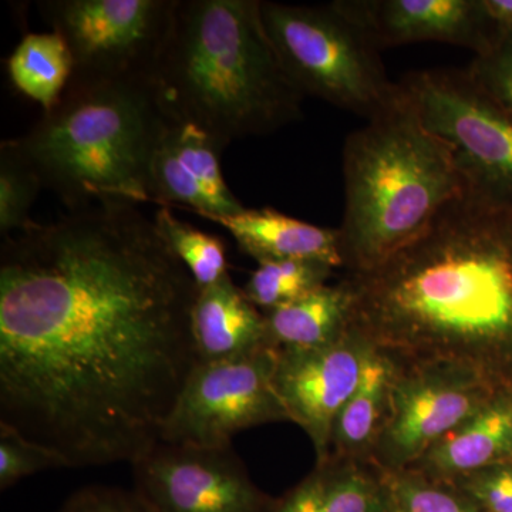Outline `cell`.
<instances>
[{
  "label": "cell",
  "instance_id": "obj_17",
  "mask_svg": "<svg viewBox=\"0 0 512 512\" xmlns=\"http://www.w3.org/2000/svg\"><path fill=\"white\" fill-rule=\"evenodd\" d=\"M210 221L227 229L239 249L258 264L303 259L343 269L338 229L296 220L269 207L261 210L245 208L238 214L210 218Z\"/></svg>",
  "mask_w": 512,
  "mask_h": 512
},
{
  "label": "cell",
  "instance_id": "obj_2",
  "mask_svg": "<svg viewBox=\"0 0 512 512\" xmlns=\"http://www.w3.org/2000/svg\"><path fill=\"white\" fill-rule=\"evenodd\" d=\"M349 328L407 365H451L512 394V211L464 191L382 264L345 274Z\"/></svg>",
  "mask_w": 512,
  "mask_h": 512
},
{
  "label": "cell",
  "instance_id": "obj_5",
  "mask_svg": "<svg viewBox=\"0 0 512 512\" xmlns=\"http://www.w3.org/2000/svg\"><path fill=\"white\" fill-rule=\"evenodd\" d=\"M343 181L338 231L346 274L382 264L466 191L450 147L420 123L403 93L346 138Z\"/></svg>",
  "mask_w": 512,
  "mask_h": 512
},
{
  "label": "cell",
  "instance_id": "obj_19",
  "mask_svg": "<svg viewBox=\"0 0 512 512\" xmlns=\"http://www.w3.org/2000/svg\"><path fill=\"white\" fill-rule=\"evenodd\" d=\"M350 298L345 282L325 285L265 312L268 338L276 349L329 345L349 330Z\"/></svg>",
  "mask_w": 512,
  "mask_h": 512
},
{
  "label": "cell",
  "instance_id": "obj_28",
  "mask_svg": "<svg viewBox=\"0 0 512 512\" xmlns=\"http://www.w3.org/2000/svg\"><path fill=\"white\" fill-rule=\"evenodd\" d=\"M470 495L484 512H512V461L450 481Z\"/></svg>",
  "mask_w": 512,
  "mask_h": 512
},
{
  "label": "cell",
  "instance_id": "obj_30",
  "mask_svg": "<svg viewBox=\"0 0 512 512\" xmlns=\"http://www.w3.org/2000/svg\"><path fill=\"white\" fill-rule=\"evenodd\" d=\"M275 512H322V471L318 466L281 497Z\"/></svg>",
  "mask_w": 512,
  "mask_h": 512
},
{
  "label": "cell",
  "instance_id": "obj_29",
  "mask_svg": "<svg viewBox=\"0 0 512 512\" xmlns=\"http://www.w3.org/2000/svg\"><path fill=\"white\" fill-rule=\"evenodd\" d=\"M57 512H154L136 490L89 485L70 495Z\"/></svg>",
  "mask_w": 512,
  "mask_h": 512
},
{
  "label": "cell",
  "instance_id": "obj_11",
  "mask_svg": "<svg viewBox=\"0 0 512 512\" xmlns=\"http://www.w3.org/2000/svg\"><path fill=\"white\" fill-rule=\"evenodd\" d=\"M134 490L154 512H275L234 447L158 441L131 463Z\"/></svg>",
  "mask_w": 512,
  "mask_h": 512
},
{
  "label": "cell",
  "instance_id": "obj_27",
  "mask_svg": "<svg viewBox=\"0 0 512 512\" xmlns=\"http://www.w3.org/2000/svg\"><path fill=\"white\" fill-rule=\"evenodd\" d=\"M467 72L512 114V29L500 30L493 45L474 57Z\"/></svg>",
  "mask_w": 512,
  "mask_h": 512
},
{
  "label": "cell",
  "instance_id": "obj_23",
  "mask_svg": "<svg viewBox=\"0 0 512 512\" xmlns=\"http://www.w3.org/2000/svg\"><path fill=\"white\" fill-rule=\"evenodd\" d=\"M153 220L161 237L183 262L198 289L217 284L229 275L227 249L221 238L181 221L168 207H161Z\"/></svg>",
  "mask_w": 512,
  "mask_h": 512
},
{
  "label": "cell",
  "instance_id": "obj_4",
  "mask_svg": "<svg viewBox=\"0 0 512 512\" xmlns=\"http://www.w3.org/2000/svg\"><path fill=\"white\" fill-rule=\"evenodd\" d=\"M167 124L150 80L70 82L16 141L70 212L138 205L151 202V161Z\"/></svg>",
  "mask_w": 512,
  "mask_h": 512
},
{
  "label": "cell",
  "instance_id": "obj_22",
  "mask_svg": "<svg viewBox=\"0 0 512 512\" xmlns=\"http://www.w3.org/2000/svg\"><path fill=\"white\" fill-rule=\"evenodd\" d=\"M333 271V266L318 261H266L258 264L242 289L249 301L265 313L328 285Z\"/></svg>",
  "mask_w": 512,
  "mask_h": 512
},
{
  "label": "cell",
  "instance_id": "obj_14",
  "mask_svg": "<svg viewBox=\"0 0 512 512\" xmlns=\"http://www.w3.org/2000/svg\"><path fill=\"white\" fill-rule=\"evenodd\" d=\"M221 153L200 128L168 120L151 161V202L187 208L207 220L244 211L225 181Z\"/></svg>",
  "mask_w": 512,
  "mask_h": 512
},
{
  "label": "cell",
  "instance_id": "obj_21",
  "mask_svg": "<svg viewBox=\"0 0 512 512\" xmlns=\"http://www.w3.org/2000/svg\"><path fill=\"white\" fill-rule=\"evenodd\" d=\"M322 471V512H393L386 474L373 463L329 457Z\"/></svg>",
  "mask_w": 512,
  "mask_h": 512
},
{
  "label": "cell",
  "instance_id": "obj_13",
  "mask_svg": "<svg viewBox=\"0 0 512 512\" xmlns=\"http://www.w3.org/2000/svg\"><path fill=\"white\" fill-rule=\"evenodd\" d=\"M333 5L379 52L409 43L439 42L480 55L500 33L484 0H336Z\"/></svg>",
  "mask_w": 512,
  "mask_h": 512
},
{
  "label": "cell",
  "instance_id": "obj_32",
  "mask_svg": "<svg viewBox=\"0 0 512 512\" xmlns=\"http://www.w3.org/2000/svg\"><path fill=\"white\" fill-rule=\"evenodd\" d=\"M393 512H402V511H400V510H399V508H397V507H396V505H394V510H393Z\"/></svg>",
  "mask_w": 512,
  "mask_h": 512
},
{
  "label": "cell",
  "instance_id": "obj_26",
  "mask_svg": "<svg viewBox=\"0 0 512 512\" xmlns=\"http://www.w3.org/2000/svg\"><path fill=\"white\" fill-rule=\"evenodd\" d=\"M63 467L69 464L57 451L0 421V490H9L23 478L40 471Z\"/></svg>",
  "mask_w": 512,
  "mask_h": 512
},
{
  "label": "cell",
  "instance_id": "obj_15",
  "mask_svg": "<svg viewBox=\"0 0 512 512\" xmlns=\"http://www.w3.org/2000/svg\"><path fill=\"white\" fill-rule=\"evenodd\" d=\"M192 339L198 362H218L251 355L269 342L265 313L249 301L227 275L198 289L191 312Z\"/></svg>",
  "mask_w": 512,
  "mask_h": 512
},
{
  "label": "cell",
  "instance_id": "obj_1",
  "mask_svg": "<svg viewBox=\"0 0 512 512\" xmlns=\"http://www.w3.org/2000/svg\"><path fill=\"white\" fill-rule=\"evenodd\" d=\"M198 286L137 205L32 221L0 249V421L69 467L133 463L197 365Z\"/></svg>",
  "mask_w": 512,
  "mask_h": 512
},
{
  "label": "cell",
  "instance_id": "obj_7",
  "mask_svg": "<svg viewBox=\"0 0 512 512\" xmlns=\"http://www.w3.org/2000/svg\"><path fill=\"white\" fill-rule=\"evenodd\" d=\"M404 100L450 147L464 190L512 211V114L460 69H426L399 82Z\"/></svg>",
  "mask_w": 512,
  "mask_h": 512
},
{
  "label": "cell",
  "instance_id": "obj_25",
  "mask_svg": "<svg viewBox=\"0 0 512 512\" xmlns=\"http://www.w3.org/2000/svg\"><path fill=\"white\" fill-rule=\"evenodd\" d=\"M384 474L394 505L402 512H484L456 484L429 477L416 468Z\"/></svg>",
  "mask_w": 512,
  "mask_h": 512
},
{
  "label": "cell",
  "instance_id": "obj_3",
  "mask_svg": "<svg viewBox=\"0 0 512 512\" xmlns=\"http://www.w3.org/2000/svg\"><path fill=\"white\" fill-rule=\"evenodd\" d=\"M261 0H177L156 69L165 117L224 148L268 136L303 117V93L276 56Z\"/></svg>",
  "mask_w": 512,
  "mask_h": 512
},
{
  "label": "cell",
  "instance_id": "obj_16",
  "mask_svg": "<svg viewBox=\"0 0 512 512\" xmlns=\"http://www.w3.org/2000/svg\"><path fill=\"white\" fill-rule=\"evenodd\" d=\"M512 461V394L498 393L481 412L437 441L412 468L454 481Z\"/></svg>",
  "mask_w": 512,
  "mask_h": 512
},
{
  "label": "cell",
  "instance_id": "obj_9",
  "mask_svg": "<svg viewBox=\"0 0 512 512\" xmlns=\"http://www.w3.org/2000/svg\"><path fill=\"white\" fill-rule=\"evenodd\" d=\"M276 348L218 362H197L160 441L198 447L232 446L241 431L289 421L275 387Z\"/></svg>",
  "mask_w": 512,
  "mask_h": 512
},
{
  "label": "cell",
  "instance_id": "obj_12",
  "mask_svg": "<svg viewBox=\"0 0 512 512\" xmlns=\"http://www.w3.org/2000/svg\"><path fill=\"white\" fill-rule=\"evenodd\" d=\"M376 349L356 330L309 349H279L275 387L288 420L311 440L316 463L328 460L333 423L362 380Z\"/></svg>",
  "mask_w": 512,
  "mask_h": 512
},
{
  "label": "cell",
  "instance_id": "obj_10",
  "mask_svg": "<svg viewBox=\"0 0 512 512\" xmlns=\"http://www.w3.org/2000/svg\"><path fill=\"white\" fill-rule=\"evenodd\" d=\"M393 363L386 421L373 453V464L384 473L412 467L498 394L464 367Z\"/></svg>",
  "mask_w": 512,
  "mask_h": 512
},
{
  "label": "cell",
  "instance_id": "obj_6",
  "mask_svg": "<svg viewBox=\"0 0 512 512\" xmlns=\"http://www.w3.org/2000/svg\"><path fill=\"white\" fill-rule=\"evenodd\" d=\"M262 20L286 74L303 96L318 97L366 120L402 99L379 50L332 3L262 2Z\"/></svg>",
  "mask_w": 512,
  "mask_h": 512
},
{
  "label": "cell",
  "instance_id": "obj_18",
  "mask_svg": "<svg viewBox=\"0 0 512 512\" xmlns=\"http://www.w3.org/2000/svg\"><path fill=\"white\" fill-rule=\"evenodd\" d=\"M393 373L392 360L376 352L355 392L336 416L329 457L373 463L377 440L386 421Z\"/></svg>",
  "mask_w": 512,
  "mask_h": 512
},
{
  "label": "cell",
  "instance_id": "obj_20",
  "mask_svg": "<svg viewBox=\"0 0 512 512\" xmlns=\"http://www.w3.org/2000/svg\"><path fill=\"white\" fill-rule=\"evenodd\" d=\"M16 89L49 111L59 103L73 76L69 47L57 33H29L8 60Z\"/></svg>",
  "mask_w": 512,
  "mask_h": 512
},
{
  "label": "cell",
  "instance_id": "obj_31",
  "mask_svg": "<svg viewBox=\"0 0 512 512\" xmlns=\"http://www.w3.org/2000/svg\"><path fill=\"white\" fill-rule=\"evenodd\" d=\"M484 6L498 29H512V0H484Z\"/></svg>",
  "mask_w": 512,
  "mask_h": 512
},
{
  "label": "cell",
  "instance_id": "obj_8",
  "mask_svg": "<svg viewBox=\"0 0 512 512\" xmlns=\"http://www.w3.org/2000/svg\"><path fill=\"white\" fill-rule=\"evenodd\" d=\"M177 0H43L39 12L73 59L70 82L150 80Z\"/></svg>",
  "mask_w": 512,
  "mask_h": 512
},
{
  "label": "cell",
  "instance_id": "obj_24",
  "mask_svg": "<svg viewBox=\"0 0 512 512\" xmlns=\"http://www.w3.org/2000/svg\"><path fill=\"white\" fill-rule=\"evenodd\" d=\"M42 190V180L16 138L3 141L0 146V234L3 238L29 227L30 210Z\"/></svg>",
  "mask_w": 512,
  "mask_h": 512
}]
</instances>
